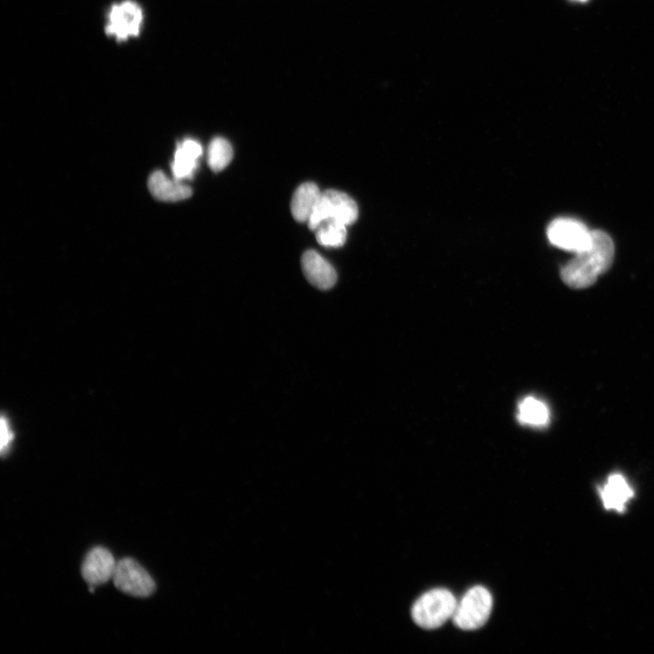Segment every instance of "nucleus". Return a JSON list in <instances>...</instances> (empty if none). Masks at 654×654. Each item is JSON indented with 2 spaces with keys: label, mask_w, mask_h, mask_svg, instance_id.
Instances as JSON below:
<instances>
[{
  "label": "nucleus",
  "mask_w": 654,
  "mask_h": 654,
  "mask_svg": "<svg viewBox=\"0 0 654 654\" xmlns=\"http://www.w3.org/2000/svg\"><path fill=\"white\" fill-rule=\"evenodd\" d=\"M613 258L614 243L611 238L602 231H592L590 245L576 253L561 268V279L571 288H587L610 267Z\"/></svg>",
  "instance_id": "f257e3e1"
},
{
  "label": "nucleus",
  "mask_w": 654,
  "mask_h": 654,
  "mask_svg": "<svg viewBox=\"0 0 654 654\" xmlns=\"http://www.w3.org/2000/svg\"><path fill=\"white\" fill-rule=\"evenodd\" d=\"M457 600L446 589H433L422 594L413 604L411 618L421 628L434 629L452 618Z\"/></svg>",
  "instance_id": "f03ea898"
},
{
  "label": "nucleus",
  "mask_w": 654,
  "mask_h": 654,
  "mask_svg": "<svg viewBox=\"0 0 654 654\" xmlns=\"http://www.w3.org/2000/svg\"><path fill=\"white\" fill-rule=\"evenodd\" d=\"M492 609L490 592L482 586L469 589L457 601L452 616L456 627L463 630H474L488 620Z\"/></svg>",
  "instance_id": "7ed1b4c3"
},
{
  "label": "nucleus",
  "mask_w": 654,
  "mask_h": 654,
  "mask_svg": "<svg viewBox=\"0 0 654 654\" xmlns=\"http://www.w3.org/2000/svg\"><path fill=\"white\" fill-rule=\"evenodd\" d=\"M357 218L358 207L353 199L342 192L327 190L322 192L307 223L311 230H315L319 224L327 220L350 225Z\"/></svg>",
  "instance_id": "20e7f679"
},
{
  "label": "nucleus",
  "mask_w": 654,
  "mask_h": 654,
  "mask_svg": "<svg viewBox=\"0 0 654 654\" xmlns=\"http://www.w3.org/2000/svg\"><path fill=\"white\" fill-rule=\"evenodd\" d=\"M550 242L574 253L588 248L592 240L590 231L582 222L573 218H557L547 228Z\"/></svg>",
  "instance_id": "39448f33"
},
{
  "label": "nucleus",
  "mask_w": 654,
  "mask_h": 654,
  "mask_svg": "<svg viewBox=\"0 0 654 654\" xmlns=\"http://www.w3.org/2000/svg\"><path fill=\"white\" fill-rule=\"evenodd\" d=\"M112 580L116 589L134 597H148L155 590L153 578L141 564L131 558L117 561Z\"/></svg>",
  "instance_id": "423d86ee"
},
{
  "label": "nucleus",
  "mask_w": 654,
  "mask_h": 654,
  "mask_svg": "<svg viewBox=\"0 0 654 654\" xmlns=\"http://www.w3.org/2000/svg\"><path fill=\"white\" fill-rule=\"evenodd\" d=\"M142 23L143 11L139 5L126 0L111 7L105 33L114 36L117 41H124L139 35Z\"/></svg>",
  "instance_id": "0eeeda50"
},
{
  "label": "nucleus",
  "mask_w": 654,
  "mask_h": 654,
  "mask_svg": "<svg viewBox=\"0 0 654 654\" xmlns=\"http://www.w3.org/2000/svg\"><path fill=\"white\" fill-rule=\"evenodd\" d=\"M117 561L104 547L93 548L82 564V576L90 586H97L113 579Z\"/></svg>",
  "instance_id": "6e6552de"
},
{
  "label": "nucleus",
  "mask_w": 654,
  "mask_h": 654,
  "mask_svg": "<svg viewBox=\"0 0 654 654\" xmlns=\"http://www.w3.org/2000/svg\"><path fill=\"white\" fill-rule=\"evenodd\" d=\"M302 269L307 281L321 290L334 286L337 273L332 265L317 252L309 250L302 254Z\"/></svg>",
  "instance_id": "1a4fd4ad"
},
{
  "label": "nucleus",
  "mask_w": 654,
  "mask_h": 654,
  "mask_svg": "<svg viewBox=\"0 0 654 654\" xmlns=\"http://www.w3.org/2000/svg\"><path fill=\"white\" fill-rule=\"evenodd\" d=\"M600 496L606 510L622 513L633 498L634 491L623 475L613 473L600 488Z\"/></svg>",
  "instance_id": "9d476101"
},
{
  "label": "nucleus",
  "mask_w": 654,
  "mask_h": 654,
  "mask_svg": "<svg viewBox=\"0 0 654 654\" xmlns=\"http://www.w3.org/2000/svg\"><path fill=\"white\" fill-rule=\"evenodd\" d=\"M152 194L164 202H177L189 198L192 189L178 180L169 179L162 171L154 172L148 180Z\"/></svg>",
  "instance_id": "9b49d317"
},
{
  "label": "nucleus",
  "mask_w": 654,
  "mask_h": 654,
  "mask_svg": "<svg viewBox=\"0 0 654 654\" xmlns=\"http://www.w3.org/2000/svg\"><path fill=\"white\" fill-rule=\"evenodd\" d=\"M202 152L201 144L193 139H186L178 145L172 164L173 174L176 180L192 177Z\"/></svg>",
  "instance_id": "f8f14e48"
},
{
  "label": "nucleus",
  "mask_w": 654,
  "mask_h": 654,
  "mask_svg": "<svg viewBox=\"0 0 654 654\" xmlns=\"http://www.w3.org/2000/svg\"><path fill=\"white\" fill-rule=\"evenodd\" d=\"M518 421L531 428H545L550 421V412L547 404L533 397L523 398L518 404Z\"/></svg>",
  "instance_id": "ddd939ff"
},
{
  "label": "nucleus",
  "mask_w": 654,
  "mask_h": 654,
  "mask_svg": "<svg viewBox=\"0 0 654 654\" xmlns=\"http://www.w3.org/2000/svg\"><path fill=\"white\" fill-rule=\"evenodd\" d=\"M322 192L312 182L302 183L294 192L291 211L293 218L301 223L308 222Z\"/></svg>",
  "instance_id": "4468645a"
},
{
  "label": "nucleus",
  "mask_w": 654,
  "mask_h": 654,
  "mask_svg": "<svg viewBox=\"0 0 654 654\" xmlns=\"http://www.w3.org/2000/svg\"><path fill=\"white\" fill-rule=\"evenodd\" d=\"M346 226L334 220L322 222L314 230L318 243L325 247L342 246L347 237Z\"/></svg>",
  "instance_id": "2eb2a0df"
},
{
  "label": "nucleus",
  "mask_w": 654,
  "mask_h": 654,
  "mask_svg": "<svg viewBox=\"0 0 654 654\" xmlns=\"http://www.w3.org/2000/svg\"><path fill=\"white\" fill-rule=\"evenodd\" d=\"M233 158V149L229 142L223 137L213 138L208 147L207 162L214 172L223 170Z\"/></svg>",
  "instance_id": "dca6fc26"
},
{
  "label": "nucleus",
  "mask_w": 654,
  "mask_h": 654,
  "mask_svg": "<svg viewBox=\"0 0 654 654\" xmlns=\"http://www.w3.org/2000/svg\"><path fill=\"white\" fill-rule=\"evenodd\" d=\"M14 440V434L12 428L8 422V420L2 418L1 421V453L4 456L10 449V446Z\"/></svg>",
  "instance_id": "f3484780"
},
{
  "label": "nucleus",
  "mask_w": 654,
  "mask_h": 654,
  "mask_svg": "<svg viewBox=\"0 0 654 654\" xmlns=\"http://www.w3.org/2000/svg\"><path fill=\"white\" fill-rule=\"evenodd\" d=\"M578 1H586V0H578Z\"/></svg>",
  "instance_id": "a211bd4d"
}]
</instances>
